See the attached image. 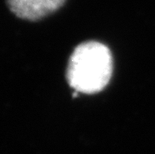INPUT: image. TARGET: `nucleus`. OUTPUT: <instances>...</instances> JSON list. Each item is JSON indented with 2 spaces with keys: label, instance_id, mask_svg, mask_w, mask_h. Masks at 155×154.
<instances>
[{
  "label": "nucleus",
  "instance_id": "obj_1",
  "mask_svg": "<svg viewBox=\"0 0 155 154\" xmlns=\"http://www.w3.org/2000/svg\"><path fill=\"white\" fill-rule=\"evenodd\" d=\"M113 63L110 50L104 44L87 41L79 44L69 58L66 78L76 92L92 94L109 83Z\"/></svg>",
  "mask_w": 155,
  "mask_h": 154
},
{
  "label": "nucleus",
  "instance_id": "obj_2",
  "mask_svg": "<svg viewBox=\"0 0 155 154\" xmlns=\"http://www.w3.org/2000/svg\"><path fill=\"white\" fill-rule=\"evenodd\" d=\"M66 0H7L9 9L21 19L40 20L58 10Z\"/></svg>",
  "mask_w": 155,
  "mask_h": 154
}]
</instances>
